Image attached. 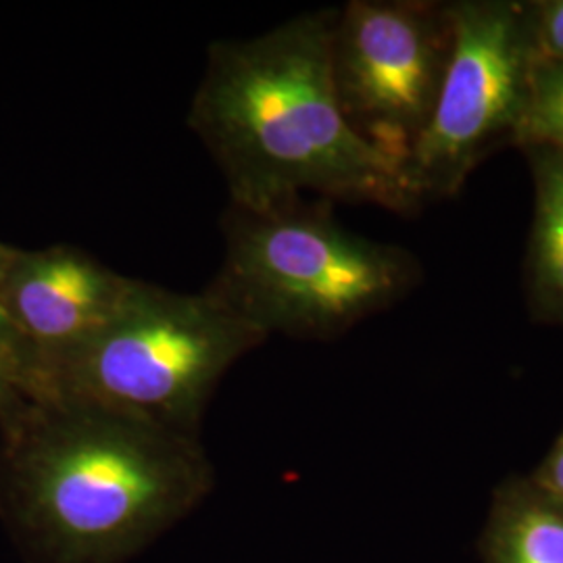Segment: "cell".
Segmentation results:
<instances>
[{
	"mask_svg": "<svg viewBox=\"0 0 563 563\" xmlns=\"http://www.w3.org/2000/svg\"><path fill=\"white\" fill-rule=\"evenodd\" d=\"M449 53V2L351 0L334 9L330 67L342 113L401 172L432 115Z\"/></svg>",
	"mask_w": 563,
	"mask_h": 563,
	"instance_id": "cell-6",
	"label": "cell"
},
{
	"mask_svg": "<svg viewBox=\"0 0 563 563\" xmlns=\"http://www.w3.org/2000/svg\"><path fill=\"white\" fill-rule=\"evenodd\" d=\"M530 481L549 497L563 504V430L562 434L555 439L551 451L547 453L543 463L530 476Z\"/></svg>",
	"mask_w": 563,
	"mask_h": 563,
	"instance_id": "cell-13",
	"label": "cell"
},
{
	"mask_svg": "<svg viewBox=\"0 0 563 563\" xmlns=\"http://www.w3.org/2000/svg\"><path fill=\"white\" fill-rule=\"evenodd\" d=\"M222 234V265L205 290L267 339L341 336L422 278L409 251L342 228L323 202H230Z\"/></svg>",
	"mask_w": 563,
	"mask_h": 563,
	"instance_id": "cell-3",
	"label": "cell"
},
{
	"mask_svg": "<svg viewBox=\"0 0 563 563\" xmlns=\"http://www.w3.org/2000/svg\"><path fill=\"white\" fill-rule=\"evenodd\" d=\"M334 9L302 13L253 38L213 42L188 125L218 163L230 202H374L413 211L401 167L349 125L332 81Z\"/></svg>",
	"mask_w": 563,
	"mask_h": 563,
	"instance_id": "cell-1",
	"label": "cell"
},
{
	"mask_svg": "<svg viewBox=\"0 0 563 563\" xmlns=\"http://www.w3.org/2000/svg\"><path fill=\"white\" fill-rule=\"evenodd\" d=\"M136 282L76 246L13 251L2 301L30 353V386L38 365L80 346L111 322Z\"/></svg>",
	"mask_w": 563,
	"mask_h": 563,
	"instance_id": "cell-7",
	"label": "cell"
},
{
	"mask_svg": "<svg viewBox=\"0 0 563 563\" xmlns=\"http://www.w3.org/2000/svg\"><path fill=\"white\" fill-rule=\"evenodd\" d=\"M7 420V495L55 563L128 562L213 486L195 434L65 399H30Z\"/></svg>",
	"mask_w": 563,
	"mask_h": 563,
	"instance_id": "cell-2",
	"label": "cell"
},
{
	"mask_svg": "<svg viewBox=\"0 0 563 563\" xmlns=\"http://www.w3.org/2000/svg\"><path fill=\"white\" fill-rule=\"evenodd\" d=\"M11 249L0 244V411L11 418L30 393L32 362L25 344L9 320L7 307L2 301V280L11 260Z\"/></svg>",
	"mask_w": 563,
	"mask_h": 563,
	"instance_id": "cell-11",
	"label": "cell"
},
{
	"mask_svg": "<svg viewBox=\"0 0 563 563\" xmlns=\"http://www.w3.org/2000/svg\"><path fill=\"white\" fill-rule=\"evenodd\" d=\"M537 57L563 63V0L523 2Z\"/></svg>",
	"mask_w": 563,
	"mask_h": 563,
	"instance_id": "cell-12",
	"label": "cell"
},
{
	"mask_svg": "<svg viewBox=\"0 0 563 563\" xmlns=\"http://www.w3.org/2000/svg\"><path fill=\"white\" fill-rule=\"evenodd\" d=\"M532 172L534 216L526 257V290L537 322L563 325V157L520 146Z\"/></svg>",
	"mask_w": 563,
	"mask_h": 563,
	"instance_id": "cell-8",
	"label": "cell"
},
{
	"mask_svg": "<svg viewBox=\"0 0 563 563\" xmlns=\"http://www.w3.org/2000/svg\"><path fill=\"white\" fill-rule=\"evenodd\" d=\"M486 563H563V504L530 478L495 495L483 539Z\"/></svg>",
	"mask_w": 563,
	"mask_h": 563,
	"instance_id": "cell-9",
	"label": "cell"
},
{
	"mask_svg": "<svg viewBox=\"0 0 563 563\" xmlns=\"http://www.w3.org/2000/svg\"><path fill=\"white\" fill-rule=\"evenodd\" d=\"M543 146L563 157V63L537 57L518 146Z\"/></svg>",
	"mask_w": 563,
	"mask_h": 563,
	"instance_id": "cell-10",
	"label": "cell"
},
{
	"mask_svg": "<svg viewBox=\"0 0 563 563\" xmlns=\"http://www.w3.org/2000/svg\"><path fill=\"white\" fill-rule=\"evenodd\" d=\"M451 53L432 115L402 167L418 202L462 190L505 142L518 144L537 51L523 2H449Z\"/></svg>",
	"mask_w": 563,
	"mask_h": 563,
	"instance_id": "cell-5",
	"label": "cell"
},
{
	"mask_svg": "<svg viewBox=\"0 0 563 563\" xmlns=\"http://www.w3.org/2000/svg\"><path fill=\"white\" fill-rule=\"evenodd\" d=\"M265 341L207 290L139 280L92 339L36 367L30 399L92 402L199 437L220 380Z\"/></svg>",
	"mask_w": 563,
	"mask_h": 563,
	"instance_id": "cell-4",
	"label": "cell"
}]
</instances>
